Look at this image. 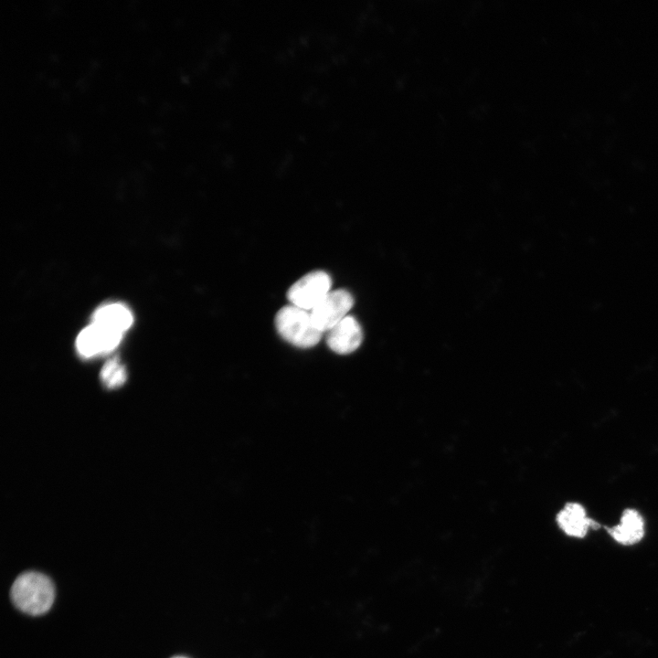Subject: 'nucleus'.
Segmentation results:
<instances>
[{"label": "nucleus", "instance_id": "nucleus-1", "mask_svg": "<svg viewBox=\"0 0 658 658\" xmlns=\"http://www.w3.org/2000/svg\"><path fill=\"white\" fill-rule=\"evenodd\" d=\"M10 597L14 605L29 615L46 613L55 599V588L46 575L27 571L19 575L14 581Z\"/></svg>", "mask_w": 658, "mask_h": 658}, {"label": "nucleus", "instance_id": "nucleus-2", "mask_svg": "<svg viewBox=\"0 0 658 658\" xmlns=\"http://www.w3.org/2000/svg\"><path fill=\"white\" fill-rule=\"evenodd\" d=\"M274 323L277 332L285 341L301 348L314 346L323 334L315 326L310 311L293 304L281 307Z\"/></svg>", "mask_w": 658, "mask_h": 658}, {"label": "nucleus", "instance_id": "nucleus-3", "mask_svg": "<svg viewBox=\"0 0 658 658\" xmlns=\"http://www.w3.org/2000/svg\"><path fill=\"white\" fill-rule=\"evenodd\" d=\"M332 280L323 271H311L295 281L287 292V298L297 307L311 311L330 291Z\"/></svg>", "mask_w": 658, "mask_h": 658}, {"label": "nucleus", "instance_id": "nucleus-4", "mask_svg": "<svg viewBox=\"0 0 658 658\" xmlns=\"http://www.w3.org/2000/svg\"><path fill=\"white\" fill-rule=\"evenodd\" d=\"M353 304L352 294L345 289H337L330 291L310 313L315 326L324 333L347 316Z\"/></svg>", "mask_w": 658, "mask_h": 658}, {"label": "nucleus", "instance_id": "nucleus-5", "mask_svg": "<svg viewBox=\"0 0 658 658\" xmlns=\"http://www.w3.org/2000/svg\"><path fill=\"white\" fill-rule=\"evenodd\" d=\"M122 335L91 323L77 336L76 349L83 358L105 355L113 351L120 345Z\"/></svg>", "mask_w": 658, "mask_h": 658}, {"label": "nucleus", "instance_id": "nucleus-6", "mask_svg": "<svg viewBox=\"0 0 658 658\" xmlns=\"http://www.w3.org/2000/svg\"><path fill=\"white\" fill-rule=\"evenodd\" d=\"M363 340L359 323L353 316H345L329 331L326 343L331 350L340 355L356 351Z\"/></svg>", "mask_w": 658, "mask_h": 658}, {"label": "nucleus", "instance_id": "nucleus-7", "mask_svg": "<svg viewBox=\"0 0 658 658\" xmlns=\"http://www.w3.org/2000/svg\"><path fill=\"white\" fill-rule=\"evenodd\" d=\"M607 531L620 545L633 546L644 536V520L637 510L628 508L622 512L619 524L608 528Z\"/></svg>", "mask_w": 658, "mask_h": 658}, {"label": "nucleus", "instance_id": "nucleus-8", "mask_svg": "<svg viewBox=\"0 0 658 658\" xmlns=\"http://www.w3.org/2000/svg\"><path fill=\"white\" fill-rule=\"evenodd\" d=\"M557 523L566 535L575 538L585 537L589 530L596 525L578 503L567 504L557 514Z\"/></svg>", "mask_w": 658, "mask_h": 658}, {"label": "nucleus", "instance_id": "nucleus-9", "mask_svg": "<svg viewBox=\"0 0 658 658\" xmlns=\"http://www.w3.org/2000/svg\"><path fill=\"white\" fill-rule=\"evenodd\" d=\"M131 310L122 303L111 302L97 308L91 323L123 334L133 324Z\"/></svg>", "mask_w": 658, "mask_h": 658}, {"label": "nucleus", "instance_id": "nucleus-10", "mask_svg": "<svg viewBox=\"0 0 658 658\" xmlns=\"http://www.w3.org/2000/svg\"><path fill=\"white\" fill-rule=\"evenodd\" d=\"M126 377L125 367L117 357L109 359L101 371V380L108 388L122 386L126 381Z\"/></svg>", "mask_w": 658, "mask_h": 658}, {"label": "nucleus", "instance_id": "nucleus-11", "mask_svg": "<svg viewBox=\"0 0 658 658\" xmlns=\"http://www.w3.org/2000/svg\"><path fill=\"white\" fill-rule=\"evenodd\" d=\"M173 658H186V657L176 656V657H173Z\"/></svg>", "mask_w": 658, "mask_h": 658}]
</instances>
